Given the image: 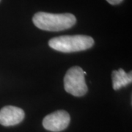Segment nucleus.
<instances>
[{
    "label": "nucleus",
    "mask_w": 132,
    "mask_h": 132,
    "mask_svg": "<svg viewBox=\"0 0 132 132\" xmlns=\"http://www.w3.org/2000/svg\"><path fill=\"white\" fill-rule=\"evenodd\" d=\"M131 74V72L127 73L122 68H120L118 71H112V77L114 90H120L121 87H126L128 85L131 84L132 81Z\"/></svg>",
    "instance_id": "423d86ee"
},
{
    "label": "nucleus",
    "mask_w": 132,
    "mask_h": 132,
    "mask_svg": "<svg viewBox=\"0 0 132 132\" xmlns=\"http://www.w3.org/2000/svg\"><path fill=\"white\" fill-rule=\"evenodd\" d=\"M85 75L86 72L80 67L71 68L64 77V88L66 92L76 97L85 95L87 92Z\"/></svg>",
    "instance_id": "7ed1b4c3"
},
{
    "label": "nucleus",
    "mask_w": 132,
    "mask_h": 132,
    "mask_svg": "<svg viewBox=\"0 0 132 132\" xmlns=\"http://www.w3.org/2000/svg\"><path fill=\"white\" fill-rule=\"evenodd\" d=\"M70 121L69 114L64 110H58L46 116L43 120V126L48 131L59 132L67 128Z\"/></svg>",
    "instance_id": "20e7f679"
},
{
    "label": "nucleus",
    "mask_w": 132,
    "mask_h": 132,
    "mask_svg": "<svg viewBox=\"0 0 132 132\" xmlns=\"http://www.w3.org/2000/svg\"><path fill=\"white\" fill-rule=\"evenodd\" d=\"M25 114L22 109L7 106L0 110V124L4 126H13L24 120Z\"/></svg>",
    "instance_id": "39448f33"
},
{
    "label": "nucleus",
    "mask_w": 132,
    "mask_h": 132,
    "mask_svg": "<svg viewBox=\"0 0 132 132\" xmlns=\"http://www.w3.org/2000/svg\"><path fill=\"white\" fill-rule=\"evenodd\" d=\"M94 45V40L87 35H63L51 39L50 47L64 53H71L89 49Z\"/></svg>",
    "instance_id": "f03ea898"
},
{
    "label": "nucleus",
    "mask_w": 132,
    "mask_h": 132,
    "mask_svg": "<svg viewBox=\"0 0 132 132\" xmlns=\"http://www.w3.org/2000/svg\"><path fill=\"white\" fill-rule=\"evenodd\" d=\"M34 24L42 30L58 32L72 27L76 22L75 15L71 13L54 14L38 12L32 18Z\"/></svg>",
    "instance_id": "f257e3e1"
},
{
    "label": "nucleus",
    "mask_w": 132,
    "mask_h": 132,
    "mask_svg": "<svg viewBox=\"0 0 132 132\" xmlns=\"http://www.w3.org/2000/svg\"><path fill=\"white\" fill-rule=\"evenodd\" d=\"M0 1H1V0H0Z\"/></svg>",
    "instance_id": "6e6552de"
},
{
    "label": "nucleus",
    "mask_w": 132,
    "mask_h": 132,
    "mask_svg": "<svg viewBox=\"0 0 132 132\" xmlns=\"http://www.w3.org/2000/svg\"><path fill=\"white\" fill-rule=\"evenodd\" d=\"M109 4L112 5H116L121 3L123 2V0H106Z\"/></svg>",
    "instance_id": "0eeeda50"
}]
</instances>
